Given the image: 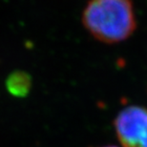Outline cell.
Returning <instances> with one entry per match:
<instances>
[{"mask_svg": "<svg viewBox=\"0 0 147 147\" xmlns=\"http://www.w3.org/2000/svg\"><path fill=\"white\" fill-rule=\"evenodd\" d=\"M82 24L100 42L126 40L137 28L132 0H90L82 13Z\"/></svg>", "mask_w": 147, "mask_h": 147, "instance_id": "obj_1", "label": "cell"}, {"mask_svg": "<svg viewBox=\"0 0 147 147\" xmlns=\"http://www.w3.org/2000/svg\"><path fill=\"white\" fill-rule=\"evenodd\" d=\"M117 137L122 147H147V109L131 105L115 119Z\"/></svg>", "mask_w": 147, "mask_h": 147, "instance_id": "obj_2", "label": "cell"}, {"mask_svg": "<svg viewBox=\"0 0 147 147\" xmlns=\"http://www.w3.org/2000/svg\"><path fill=\"white\" fill-rule=\"evenodd\" d=\"M6 87L11 96L25 98L32 88V78L25 72H14L11 74L6 80Z\"/></svg>", "mask_w": 147, "mask_h": 147, "instance_id": "obj_3", "label": "cell"}, {"mask_svg": "<svg viewBox=\"0 0 147 147\" xmlns=\"http://www.w3.org/2000/svg\"><path fill=\"white\" fill-rule=\"evenodd\" d=\"M106 147H117V146H106Z\"/></svg>", "mask_w": 147, "mask_h": 147, "instance_id": "obj_4", "label": "cell"}]
</instances>
